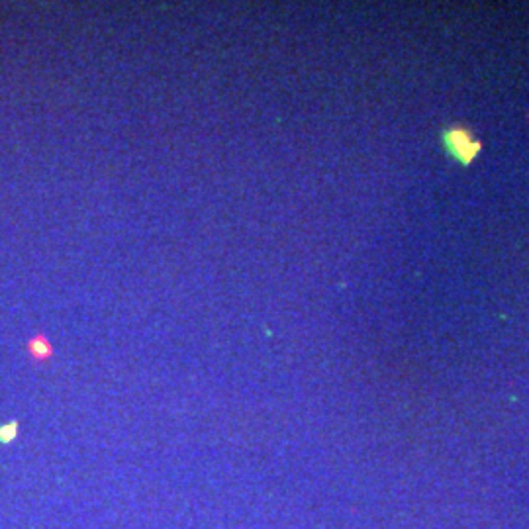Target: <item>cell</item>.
<instances>
[{
    "label": "cell",
    "mask_w": 529,
    "mask_h": 529,
    "mask_svg": "<svg viewBox=\"0 0 529 529\" xmlns=\"http://www.w3.org/2000/svg\"><path fill=\"white\" fill-rule=\"evenodd\" d=\"M28 353L33 361H47L53 357V345L45 335H33L28 341Z\"/></svg>",
    "instance_id": "obj_2"
},
{
    "label": "cell",
    "mask_w": 529,
    "mask_h": 529,
    "mask_svg": "<svg viewBox=\"0 0 529 529\" xmlns=\"http://www.w3.org/2000/svg\"><path fill=\"white\" fill-rule=\"evenodd\" d=\"M18 435V422H10V424H4L0 426V443H10V441L16 439Z\"/></svg>",
    "instance_id": "obj_3"
},
{
    "label": "cell",
    "mask_w": 529,
    "mask_h": 529,
    "mask_svg": "<svg viewBox=\"0 0 529 529\" xmlns=\"http://www.w3.org/2000/svg\"><path fill=\"white\" fill-rule=\"evenodd\" d=\"M443 145L447 149V153L453 159H457L461 165H470L472 159L480 151V143L465 128H451V130H447L443 133Z\"/></svg>",
    "instance_id": "obj_1"
}]
</instances>
